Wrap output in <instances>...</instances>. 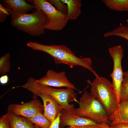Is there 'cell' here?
Here are the masks:
<instances>
[{"label":"cell","instance_id":"obj_26","mask_svg":"<svg viewBox=\"0 0 128 128\" xmlns=\"http://www.w3.org/2000/svg\"><path fill=\"white\" fill-rule=\"evenodd\" d=\"M110 128H128V123H121L110 125Z\"/></svg>","mask_w":128,"mask_h":128},{"label":"cell","instance_id":"obj_25","mask_svg":"<svg viewBox=\"0 0 128 128\" xmlns=\"http://www.w3.org/2000/svg\"><path fill=\"white\" fill-rule=\"evenodd\" d=\"M100 123L96 125H92L86 126H68L65 128H101Z\"/></svg>","mask_w":128,"mask_h":128},{"label":"cell","instance_id":"obj_3","mask_svg":"<svg viewBox=\"0 0 128 128\" xmlns=\"http://www.w3.org/2000/svg\"><path fill=\"white\" fill-rule=\"evenodd\" d=\"M91 82H87L91 86V94L101 104L109 116L117 110L119 103L113 89L112 82L105 77L98 75Z\"/></svg>","mask_w":128,"mask_h":128},{"label":"cell","instance_id":"obj_20","mask_svg":"<svg viewBox=\"0 0 128 128\" xmlns=\"http://www.w3.org/2000/svg\"><path fill=\"white\" fill-rule=\"evenodd\" d=\"M120 99L121 101L128 100V71L124 72L121 87Z\"/></svg>","mask_w":128,"mask_h":128},{"label":"cell","instance_id":"obj_17","mask_svg":"<svg viewBox=\"0 0 128 128\" xmlns=\"http://www.w3.org/2000/svg\"><path fill=\"white\" fill-rule=\"evenodd\" d=\"M27 119L32 124L41 128H49L51 123L42 113L38 114Z\"/></svg>","mask_w":128,"mask_h":128},{"label":"cell","instance_id":"obj_15","mask_svg":"<svg viewBox=\"0 0 128 128\" xmlns=\"http://www.w3.org/2000/svg\"><path fill=\"white\" fill-rule=\"evenodd\" d=\"M7 112L9 114L10 119V128H41L32 124L26 118Z\"/></svg>","mask_w":128,"mask_h":128},{"label":"cell","instance_id":"obj_8","mask_svg":"<svg viewBox=\"0 0 128 128\" xmlns=\"http://www.w3.org/2000/svg\"><path fill=\"white\" fill-rule=\"evenodd\" d=\"M7 111L15 115L28 119L39 113L43 114L44 106L38 100L34 98L28 102L22 104H10L8 106Z\"/></svg>","mask_w":128,"mask_h":128},{"label":"cell","instance_id":"obj_18","mask_svg":"<svg viewBox=\"0 0 128 128\" xmlns=\"http://www.w3.org/2000/svg\"><path fill=\"white\" fill-rule=\"evenodd\" d=\"M104 36L105 37L118 36L123 38L128 41V26L121 25L113 30L105 33Z\"/></svg>","mask_w":128,"mask_h":128},{"label":"cell","instance_id":"obj_5","mask_svg":"<svg viewBox=\"0 0 128 128\" xmlns=\"http://www.w3.org/2000/svg\"><path fill=\"white\" fill-rule=\"evenodd\" d=\"M36 79L32 77L28 79L26 82L22 87L27 89H31L48 94L52 97L64 109L74 107L69 103L75 101L78 102L77 94L75 90L71 88L57 89L42 85L37 82Z\"/></svg>","mask_w":128,"mask_h":128},{"label":"cell","instance_id":"obj_11","mask_svg":"<svg viewBox=\"0 0 128 128\" xmlns=\"http://www.w3.org/2000/svg\"><path fill=\"white\" fill-rule=\"evenodd\" d=\"M64 109L60 113L59 126L62 128L66 126H76L96 125L99 123L90 118L81 117L74 113V107Z\"/></svg>","mask_w":128,"mask_h":128},{"label":"cell","instance_id":"obj_27","mask_svg":"<svg viewBox=\"0 0 128 128\" xmlns=\"http://www.w3.org/2000/svg\"><path fill=\"white\" fill-rule=\"evenodd\" d=\"M9 79V77L7 75H2L0 77V83L2 85L8 83Z\"/></svg>","mask_w":128,"mask_h":128},{"label":"cell","instance_id":"obj_10","mask_svg":"<svg viewBox=\"0 0 128 128\" xmlns=\"http://www.w3.org/2000/svg\"><path fill=\"white\" fill-rule=\"evenodd\" d=\"M40 84L50 87H65L78 90L75 86L68 79L65 72H56L49 69L45 75L41 78L36 80Z\"/></svg>","mask_w":128,"mask_h":128},{"label":"cell","instance_id":"obj_23","mask_svg":"<svg viewBox=\"0 0 128 128\" xmlns=\"http://www.w3.org/2000/svg\"><path fill=\"white\" fill-rule=\"evenodd\" d=\"M11 9L5 8L0 4V21L3 22L10 15Z\"/></svg>","mask_w":128,"mask_h":128},{"label":"cell","instance_id":"obj_4","mask_svg":"<svg viewBox=\"0 0 128 128\" xmlns=\"http://www.w3.org/2000/svg\"><path fill=\"white\" fill-rule=\"evenodd\" d=\"M77 103L79 107L74 109L76 115L90 118L98 123H110L109 116L102 105L88 91H84Z\"/></svg>","mask_w":128,"mask_h":128},{"label":"cell","instance_id":"obj_1","mask_svg":"<svg viewBox=\"0 0 128 128\" xmlns=\"http://www.w3.org/2000/svg\"><path fill=\"white\" fill-rule=\"evenodd\" d=\"M27 45L34 50L42 51L49 55L56 64H65L71 68L75 66H80L87 69L94 75L97 74L92 67V62L91 58H78L69 48L64 45H46L32 41L27 42Z\"/></svg>","mask_w":128,"mask_h":128},{"label":"cell","instance_id":"obj_7","mask_svg":"<svg viewBox=\"0 0 128 128\" xmlns=\"http://www.w3.org/2000/svg\"><path fill=\"white\" fill-rule=\"evenodd\" d=\"M108 50L113 62V71L110 76L112 79L113 89L119 103L121 89L124 74L121 64L122 60L124 56V49L121 46L119 45L111 47L108 49Z\"/></svg>","mask_w":128,"mask_h":128},{"label":"cell","instance_id":"obj_6","mask_svg":"<svg viewBox=\"0 0 128 128\" xmlns=\"http://www.w3.org/2000/svg\"><path fill=\"white\" fill-rule=\"evenodd\" d=\"M29 1L46 14L47 22L46 29L58 31L63 29L66 25L68 20L67 15L58 11L47 0Z\"/></svg>","mask_w":128,"mask_h":128},{"label":"cell","instance_id":"obj_29","mask_svg":"<svg viewBox=\"0 0 128 128\" xmlns=\"http://www.w3.org/2000/svg\"><path fill=\"white\" fill-rule=\"evenodd\" d=\"M126 22L127 23V26H128V19L126 20Z\"/></svg>","mask_w":128,"mask_h":128},{"label":"cell","instance_id":"obj_2","mask_svg":"<svg viewBox=\"0 0 128 128\" xmlns=\"http://www.w3.org/2000/svg\"><path fill=\"white\" fill-rule=\"evenodd\" d=\"M35 9L32 13L24 14H18L11 9L10 15L12 26L31 36H37L43 34L46 29L47 17L42 10Z\"/></svg>","mask_w":128,"mask_h":128},{"label":"cell","instance_id":"obj_19","mask_svg":"<svg viewBox=\"0 0 128 128\" xmlns=\"http://www.w3.org/2000/svg\"><path fill=\"white\" fill-rule=\"evenodd\" d=\"M10 54L7 52L0 58V74L5 75L9 72L11 64L10 62Z\"/></svg>","mask_w":128,"mask_h":128},{"label":"cell","instance_id":"obj_16","mask_svg":"<svg viewBox=\"0 0 128 128\" xmlns=\"http://www.w3.org/2000/svg\"><path fill=\"white\" fill-rule=\"evenodd\" d=\"M102 1L110 9L119 11L128 10V0H102Z\"/></svg>","mask_w":128,"mask_h":128},{"label":"cell","instance_id":"obj_12","mask_svg":"<svg viewBox=\"0 0 128 128\" xmlns=\"http://www.w3.org/2000/svg\"><path fill=\"white\" fill-rule=\"evenodd\" d=\"M0 1L4 7L20 14L27 13L36 8L35 6L28 4L24 0H4Z\"/></svg>","mask_w":128,"mask_h":128},{"label":"cell","instance_id":"obj_13","mask_svg":"<svg viewBox=\"0 0 128 128\" xmlns=\"http://www.w3.org/2000/svg\"><path fill=\"white\" fill-rule=\"evenodd\" d=\"M110 125L123 123H128V100L121 101L118 108L109 116Z\"/></svg>","mask_w":128,"mask_h":128},{"label":"cell","instance_id":"obj_14","mask_svg":"<svg viewBox=\"0 0 128 128\" xmlns=\"http://www.w3.org/2000/svg\"><path fill=\"white\" fill-rule=\"evenodd\" d=\"M63 3L67 5L68 12L67 15L68 20H74L77 18L81 12L80 0H61Z\"/></svg>","mask_w":128,"mask_h":128},{"label":"cell","instance_id":"obj_9","mask_svg":"<svg viewBox=\"0 0 128 128\" xmlns=\"http://www.w3.org/2000/svg\"><path fill=\"white\" fill-rule=\"evenodd\" d=\"M33 95L34 98L40 96L43 103L45 116L52 123L64 109L52 97L48 94L33 89H28Z\"/></svg>","mask_w":128,"mask_h":128},{"label":"cell","instance_id":"obj_21","mask_svg":"<svg viewBox=\"0 0 128 128\" xmlns=\"http://www.w3.org/2000/svg\"><path fill=\"white\" fill-rule=\"evenodd\" d=\"M48 1L54 5L59 11L67 15L68 12L67 6L65 5L61 0H48Z\"/></svg>","mask_w":128,"mask_h":128},{"label":"cell","instance_id":"obj_24","mask_svg":"<svg viewBox=\"0 0 128 128\" xmlns=\"http://www.w3.org/2000/svg\"><path fill=\"white\" fill-rule=\"evenodd\" d=\"M60 113L59 114L57 117L51 123L49 128H64L59 126V117Z\"/></svg>","mask_w":128,"mask_h":128},{"label":"cell","instance_id":"obj_22","mask_svg":"<svg viewBox=\"0 0 128 128\" xmlns=\"http://www.w3.org/2000/svg\"><path fill=\"white\" fill-rule=\"evenodd\" d=\"M11 121L9 113H7L0 119V128H10Z\"/></svg>","mask_w":128,"mask_h":128},{"label":"cell","instance_id":"obj_28","mask_svg":"<svg viewBox=\"0 0 128 128\" xmlns=\"http://www.w3.org/2000/svg\"><path fill=\"white\" fill-rule=\"evenodd\" d=\"M100 124L101 125V128H110V125L107 123L103 122Z\"/></svg>","mask_w":128,"mask_h":128}]
</instances>
